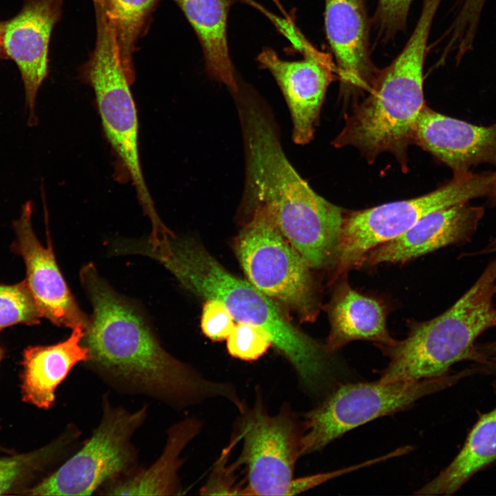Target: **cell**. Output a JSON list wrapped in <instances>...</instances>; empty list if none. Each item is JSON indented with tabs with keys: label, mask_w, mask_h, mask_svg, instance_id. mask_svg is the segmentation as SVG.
<instances>
[{
	"label": "cell",
	"mask_w": 496,
	"mask_h": 496,
	"mask_svg": "<svg viewBox=\"0 0 496 496\" xmlns=\"http://www.w3.org/2000/svg\"><path fill=\"white\" fill-rule=\"evenodd\" d=\"M324 17L338 76L350 88L369 91L379 70L371 57L364 0H324Z\"/></svg>",
	"instance_id": "obj_17"
},
{
	"label": "cell",
	"mask_w": 496,
	"mask_h": 496,
	"mask_svg": "<svg viewBox=\"0 0 496 496\" xmlns=\"http://www.w3.org/2000/svg\"><path fill=\"white\" fill-rule=\"evenodd\" d=\"M234 318L225 306L216 299L206 300L201 316L203 333L213 341L227 339L234 327Z\"/></svg>",
	"instance_id": "obj_28"
},
{
	"label": "cell",
	"mask_w": 496,
	"mask_h": 496,
	"mask_svg": "<svg viewBox=\"0 0 496 496\" xmlns=\"http://www.w3.org/2000/svg\"><path fill=\"white\" fill-rule=\"evenodd\" d=\"M495 181L496 172L453 176L447 183L425 195L344 216L336 276L362 264L371 250L405 233L429 213L477 198L488 197Z\"/></svg>",
	"instance_id": "obj_9"
},
{
	"label": "cell",
	"mask_w": 496,
	"mask_h": 496,
	"mask_svg": "<svg viewBox=\"0 0 496 496\" xmlns=\"http://www.w3.org/2000/svg\"><path fill=\"white\" fill-rule=\"evenodd\" d=\"M484 208L469 202L434 211L405 233L371 250L364 260L370 265L404 263L439 249L471 241Z\"/></svg>",
	"instance_id": "obj_15"
},
{
	"label": "cell",
	"mask_w": 496,
	"mask_h": 496,
	"mask_svg": "<svg viewBox=\"0 0 496 496\" xmlns=\"http://www.w3.org/2000/svg\"><path fill=\"white\" fill-rule=\"evenodd\" d=\"M244 193L246 204L263 209L311 269L335 267L342 210L301 178L281 145L268 144L250 156Z\"/></svg>",
	"instance_id": "obj_3"
},
{
	"label": "cell",
	"mask_w": 496,
	"mask_h": 496,
	"mask_svg": "<svg viewBox=\"0 0 496 496\" xmlns=\"http://www.w3.org/2000/svg\"><path fill=\"white\" fill-rule=\"evenodd\" d=\"M4 354H5V351L0 344V362H1V360L3 359Z\"/></svg>",
	"instance_id": "obj_34"
},
{
	"label": "cell",
	"mask_w": 496,
	"mask_h": 496,
	"mask_svg": "<svg viewBox=\"0 0 496 496\" xmlns=\"http://www.w3.org/2000/svg\"><path fill=\"white\" fill-rule=\"evenodd\" d=\"M96 15L94 50L83 68V77L92 88L106 138L122 170L134 186L148 216L156 214L140 162L138 118L130 90L134 77L122 63L114 30L105 12Z\"/></svg>",
	"instance_id": "obj_7"
},
{
	"label": "cell",
	"mask_w": 496,
	"mask_h": 496,
	"mask_svg": "<svg viewBox=\"0 0 496 496\" xmlns=\"http://www.w3.org/2000/svg\"><path fill=\"white\" fill-rule=\"evenodd\" d=\"M135 252L158 260L194 295L220 301L237 322L251 323L266 331L272 345L291 364L307 391L320 393L338 380L341 362L324 345L291 324L277 303L249 281L229 272L201 244L179 237L167 228L138 242Z\"/></svg>",
	"instance_id": "obj_1"
},
{
	"label": "cell",
	"mask_w": 496,
	"mask_h": 496,
	"mask_svg": "<svg viewBox=\"0 0 496 496\" xmlns=\"http://www.w3.org/2000/svg\"><path fill=\"white\" fill-rule=\"evenodd\" d=\"M96 11L105 10V0H93Z\"/></svg>",
	"instance_id": "obj_32"
},
{
	"label": "cell",
	"mask_w": 496,
	"mask_h": 496,
	"mask_svg": "<svg viewBox=\"0 0 496 496\" xmlns=\"http://www.w3.org/2000/svg\"><path fill=\"white\" fill-rule=\"evenodd\" d=\"M297 44L304 55L300 61L283 60L271 48L263 50L257 60L271 73L285 96L292 118L293 141L304 145L313 138L327 87L338 71L329 54L302 36Z\"/></svg>",
	"instance_id": "obj_12"
},
{
	"label": "cell",
	"mask_w": 496,
	"mask_h": 496,
	"mask_svg": "<svg viewBox=\"0 0 496 496\" xmlns=\"http://www.w3.org/2000/svg\"><path fill=\"white\" fill-rule=\"evenodd\" d=\"M414 0H378L373 23L378 36L388 41L406 28L409 12Z\"/></svg>",
	"instance_id": "obj_27"
},
{
	"label": "cell",
	"mask_w": 496,
	"mask_h": 496,
	"mask_svg": "<svg viewBox=\"0 0 496 496\" xmlns=\"http://www.w3.org/2000/svg\"><path fill=\"white\" fill-rule=\"evenodd\" d=\"M92 305L83 343L95 366L122 380L160 395L194 402L238 396L230 384L203 378L161 347L143 316L116 293L92 264L80 271Z\"/></svg>",
	"instance_id": "obj_2"
},
{
	"label": "cell",
	"mask_w": 496,
	"mask_h": 496,
	"mask_svg": "<svg viewBox=\"0 0 496 496\" xmlns=\"http://www.w3.org/2000/svg\"><path fill=\"white\" fill-rule=\"evenodd\" d=\"M62 2L25 0L20 12L4 23L3 47L20 70L32 112L37 92L48 73L50 38L60 18Z\"/></svg>",
	"instance_id": "obj_16"
},
{
	"label": "cell",
	"mask_w": 496,
	"mask_h": 496,
	"mask_svg": "<svg viewBox=\"0 0 496 496\" xmlns=\"http://www.w3.org/2000/svg\"><path fill=\"white\" fill-rule=\"evenodd\" d=\"M432 24L430 17H419L402 50L378 70L368 96L347 116L335 147H354L369 163L391 153L406 169L407 149L425 105L423 71Z\"/></svg>",
	"instance_id": "obj_4"
},
{
	"label": "cell",
	"mask_w": 496,
	"mask_h": 496,
	"mask_svg": "<svg viewBox=\"0 0 496 496\" xmlns=\"http://www.w3.org/2000/svg\"><path fill=\"white\" fill-rule=\"evenodd\" d=\"M145 409L130 413L105 408L103 419L83 446L28 495H89L132 463L130 440L141 424Z\"/></svg>",
	"instance_id": "obj_11"
},
{
	"label": "cell",
	"mask_w": 496,
	"mask_h": 496,
	"mask_svg": "<svg viewBox=\"0 0 496 496\" xmlns=\"http://www.w3.org/2000/svg\"><path fill=\"white\" fill-rule=\"evenodd\" d=\"M84 333L83 329L75 328L64 341L23 350L20 375L23 402L43 409L54 404L56 388L72 367L89 360V349L83 343Z\"/></svg>",
	"instance_id": "obj_18"
},
{
	"label": "cell",
	"mask_w": 496,
	"mask_h": 496,
	"mask_svg": "<svg viewBox=\"0 0 496 496\" xmlns=\"http://www.w3.org/2000/svg\"><path fill=\"white\" fill-rule=\"evenodd\" d=\"M156 1L105 0V12L114 30L122 63L133 76L135 43Z\"/></svg>",
	"instance_id": "obj_23"
},
{
	"label": "cell",
	"mask_w": 496,
	"mask_h": 496,
	"mask_svg": "<svg viewBox=\"0 0 496 496\" xmlns=\"http://www.w3.org/2000/svg\"><path fill=\"white\" fill-rule=\"evenodd\" d=\"M200 423L187 419L169 431L166 446L158 459L148 469L107 490L108 495H165L178 494L177 473L181 465L180 454L198 433Z\"/></svg>",
	"instance_id": "obj_22"
},
{
	"label": "cell",
	"mask_w": 496,
	"mask_h": 496,
	"mask_svg": "<svg viewBox=\"0 0 496 496\" xmlns=\"http://www.w3.org/2000/svg\"><path fill=\"white\" fill-rule=\"evenodd\" d=\"M496 258L447 310L429 320L413 322L407 336L381 347L389 358L383 381H418L451 373L460 362H476L477 339L496 327Z\"/></svg>",
	"instance_id": "obj_5"
},
{
	"label": "cell",
	"mask_w": 496,
	"mask_h": 496,
	"mask_svg": "<svg viewBox=\"0 0 496 496\" xmlns=\"http://www.w3.org/2000/svg\"><path fill=\"white\" fill-rule=\"evenodd\" d=\"M250 209V218L235 242L247 280L302 320H315L319 302L311 268L263 209Z\"/></svg>",
	"instance_id": "obj_8"
},
{
	"label": "cell",
	"mask_w": 496,
	"mask_h": 496,
	"mask_svg": "<svg viewBox=\"0 0 496 496\" xmlns=\"http://www.w3.org/2000/svg\"><path fill=\"white\" fill-rule=\"evenodd\" d=\"M413 143L444 163L453 176L469 174L482 164L496 166V121L476 125L424 105L415 123Z\"/></svg>",
	"instance_id": "obj_14"
},
{
	"label": "cell",
	"mask_w": 496,
	"mask_h": 496,
	"mask_svg": "<svg viewBox=\"0 0 496 496\" xmlns=\"http://www.w3.org/2000/svg\"><path fill=\"white\" fill-rule=\"evenodd\" d=\"M478 360L475 365L481 375L492 378L491 385L496 393V340L485 343L476 344Z\"/></svg>",
	"instance_id": "obj_29"
},
{
	"label": "cell",
	"mask_w": 496,
	"mask_h": 496,
	"mask_svg": "<svg viewBox=\"0 0 496 496\" xmlns=\"http://www.w3.org/2000/svg\"><path fill=\"white\" fill-rule=\"evenodd\" d=\"M473 366L418 381L340 383L304 415L301 456L323 449L345 433L378 417L404 411L426 395L477 374Z\"/></svg>",
	"instance_id": "obj_6"
},
{
	"label": "cell",
	"mask_w": 496,
	"mask_h": 496,
	"mask_svg": "<svg viewBox=\"0 0 496 496\" xmlns=\"http://www.w3.org/2000/svg\"><path fill=\"white\" fill-rule=\"evenodd\" d=\"M181 8L201 44L208 74L234 94L238 86L229 56L227 21L231 0H174Z\"/></svg>",
	"instance_id": "obj_20"
},
{
	"label": "cell",
	"mask_w": 496,
	"mask_h": 496,
	"mask_svg": "<svg viewBox=\"0 0 496 496\" xmlns=\"http://www.w3.org/2000/svg\"><path fill=\"white\" fill-rule=\"evenodd\" d=\"M41 318L25 280L14 285L0 283V331L19 324L36 325Z\"/></svg>",
	"instance_id": "obj_25"
},
{
	"label": "cell",
	"mask_w": 496,
	"mask_h": 496,
	"mask_svg": "<svg viewBox=\"0 0 496 496\" xmlns=\"http://www.w3.org/2000/svg\"><path fill=\"white\" fill-rule=\"evenodd\" d=\"M3 31H4V23H0V51L1 46H3Z\"/></svg>",
	"instance_id": "obj_33"
},
{
	"label": "cell",
	"mask_w": 496,
	"mask_h": 496,
	"mask_svg": "<svg viewBox=\"0 0 496 496\" xmlns=\"http://www.w3.org/2000/svg\"><path fill=\"white\" fill-rule=\"evenodd\" d=\"M330 331L324 347L331 353L355 340L380 347L395 343L386 326V309L379 300L363 295L347 282L335 289L327 306Z\"/></svg>",
	"instance_id": "obj_19"
},
{
	"label": "cell",
	"mask_w": 496,
	"mask_h": 496,
	"mask_svg": "<svg viewBox=\"0 0 496 496\" xmlns=\"http://www.w3.org/2000/svg\"><path fill=\"white\" fill-rule=\"evenodd\" d=\"M229 353L243 360H255L272 345L270 335L256 324L238 322L227 338Z\"/></svg>",
	"instance_id": "obj_26"
},
{
	"label": "cell",
	"mask_w": 496,
	"mask_h": 496,
	"mask_svg": "<svg viewBox=\"0 0 496 496\" xmlns=\"http://www.w3.org/2000/svg\"><path fill=\"white\" fill-rule=\"evenodd\" d=\"M496 462V406L478 414L457 455L433 479L415 493L450 495L478 472Z\"/></svg>",
	"instance_id": "obj_21"
},
{
	"label": "cell",
	"mask_w": 496,
	"mask_h": 496,
	"mask_svg": "<svg viewBox=\"0 0 496 496\" xmlns=\"http://www.w3.org/2000/svg\"><path fill=\"white\" fill-rule=\"evenodd\" d=\"M496 253V245L490 247H486L481 251H478L477 254H488Z\"/></svg>",
	"instance_id": "obj_31"
},
{
	"label": "cell",
	"mask_w": 496,
	"mask_h": 496,
	"mask_svg": "<svg viewBox=\"0 0 496 496\" xmlns=\"http://www.w3.org/2000/svg\"><path fill=\"white\" fill-rule=\"evenodd\" d=\"M76 435L67 433L32 452L0 457V495H4L43 469L72 441Z\"/></svg>",
	"instance_id": "obj_24"
},
{
	"label": "cell",
	"mask_w": 496,
	"mask_h": 496,
	"mask_svg": "<svg viewBox=\"0 0 496 496\" xmlns=\"http://www.w3.org/2000/svg\"><path fill=\"white\" fill-rule=\"evenodd\" d=\"M32 206L26 203L14 222L15 240L11 250L20 255L26 269V281L41 315L52 324L84 331L90 318L79 308L57 265L52 247L42 245L31 223Z\"/></svg>",
	"instance_id": "obj_13"
},
{
	"label": "cell",
	"mask_w": 496,
	"mask_h": 496,
	"mask_svg": "<svg viewBox=\"0 0 496 496\" xmlns=\"http://www.w3.org/2000/svg\"><path fill=\"white\" fill-rule=\"evenodd\" d=\"M242 412L236 435L242 439V450L235 463L246 469L241 495L289 496L301 456L303 426L288 407L269 415L260 397Z\"/></svg>",
	"instance_id": "obj_10"
},
{
	"label": "cell",
	"mask_w": 496,
	"mask_h": 496,
	"mask_svg": "<svg viewBox=\"0 0 496 496\" xmlns=\"http://www.w3.org/2000/svg\"><path fill=\"white\" fill-rule=\"evenodd\" d=\"M491 205L496 206V181L495 187L491 194L488 197ZM496 245V236L495 238L488 243L487 246L490 247Z\"/></svg>",
	"instance_id": "obj_30"
}]
</instances>
